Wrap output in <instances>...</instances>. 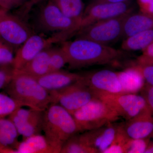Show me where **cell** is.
Segmentation results:
<instances>
[{
	"mask_svg": "<svg viewBox=\"0 0 153 153\" xmlns=\"http://www.w3.org/2000/svg\"><path fill=\"white\" fill-rule=\"evenodd\" d=\"M126 134L132 139L153 137V113L150 108L122 123Z\"/></svg>",
	"mask_w": 153,
	"mask_h": 153,
	"instance_id": "9a60e30c",
	"label": "cell"
},
{
	"mask_svg": "<svg viewBox=\"0 0 153 153\" xmlns=\"http://www.w3.org/2000/svg\"><path fill=\"white\" fill-rule=\"evenodd\" d=\"M52 103L63 107L71 114L97 97L94 91L83 81L82 78L58 91L50 92Z\"/></svg>",
	"mask_w": 153,
	"mask_h": 153,
	"instance_id": "ba28073f",
	"label": "cell"
},
{
	"mask_svg": "<svg viewBox=\"0 0 153 153\" xmlns=\"http://www.w3.org/2000/svg\"><path fill=\"white\" fill-rule=\"evenodd\" d=\"M13 68L9 70L7 68H0V90L5 88L12 79Z\"/></svg>",
	"mask_w": 153,
	"mask_h": 153,
	"instance_id": "d6a6232c",
	"label": "cell"
},
{
	"mask_svg": "<svg viewBox=\"0 0 153 153\" xmlns=\"http://www.w3.org/2000/svg\"><path fill=\"white\" fill-rule=\"evenodd\" d=\"M131 140L124 132L122 123L120 129L114 140L103 153H127Z\"/></svg>",
	"mask_w": 153,
	"mask_h": 153,
	"instance_id": "484cf974",
	"label": "cell"
},
{
	"mask_svg": "<svg viewBox=\"0 0 153 153\" xmlns=\"http://www.w3.org/2000/svg\"><path fill=\"white\" fill-rule=\"evenodd\" d=\"M139 65H153V42L143 50L142 55L137 59Z\"/></svg>",
	"mask_w": 153,
	"mask_h": 153,
	"instance_id": "f546056e",
	"label": "cell"
},
{
	"mask_svg": "<svg viewBox=\"0 0 153 153\" xmlns=\"http://www.w3.org/2000/svg\"><path fill=\"white\" fill-rule=\"evenodd\" d=\"M141 91V95L146 100L149 108L153 113V85L146 83Z\"/></svg>",
	"mask_w": 153,
	"mask_h": 153,
	"instance_id": "4dcf8cb0",
	"label": "cell"
},
{
	"mask_svg": "<svg viewBox=\"0 0 153 153\" xmlns=\"http://www.w3.org/2000/svg\"><path fill=\"white\" fill-rule=\"evenodd\" d=\"M134 7L130 0L119 3L92 2L84 10L79 30L96 22L132 13Z\"/></svg>",
	"mask_w": 153,
	"mask_h": 153,
	"instance_id": "8fae6325",
	"label": "cell"
},
{
	"mask_svg": "<svg viewBox=\"0 0 153 153\" xmlns=\"http://www.w3.org/2000/svg\"><path fill=\"white\" fill-rule=\"evenodd\" d=\"M21 5L17 0H0V7L8 10Z\"/></svg>",
	"mask_w": 153,
	"mask_h": 153,
	"instance_id": "e575fe53",
	"label": "cell"
},
{
	"mask_svg": "<svg viewBox=\"0 0 153 153\" xmlns=\"http://www.w3.org/2000/svg\"><path fill=\"white\" fill-rule=\"evenodd\" d=\"M13 47L0 40V65H12L14 56Z\"/></svg>",
	"mask_w": 153,
	"mask_h": 153,
	"instance_id": "83f0119b",
	"label": "cell"
},
{
	"mask_svg": "<svg viewBox=\"0 0 153 153\" xmlns=\"http://www.w3.org/2000/svg\"><path fill=\"white\" fill-rule=\"evenodd\" d=\"M34 23L36 29L41 32L54 34L65 33L69 37L76 34L79 29V22L65 16L52 0L39 9Z\"/></svg>",
	"mask_w": 153,
	"mask_h": 153,
	"instance_id": "277c9868",
	"label": "cell"
},
{
	"mask_svg": "<svg viewBox=\"0 0 153 153\" xmlns=\"http://www.w3.org/2000/svg\"><path fill=\"white\" fill-rule=\"evenodd\" d=\"M42 131L60 153L66 141L79 132L73 115L56 103H51L44 111Z\"/></svg>",
	"mask_w": 153,
	"mask_h": 153,
	"instance_id": "3957f363",
	"label": "cell"
},
{
	"mask_svg": "<svg viewBox=\"0 0 153 153\" xmlns=\"http://www.w3.org/2000/svg\"><path fill=\"white\" fill-rule=\"evenodd\" d=\"M49 48L40 52L16 72L27 74L35 78L40 77L50 72V54Z\"/></svg>",
	"mask_w": 153,
	"mask_h": 153,
	"instance_id": "ffe728a7",
	"label": "cell"
},
{
	"mask_svg": "<svg viewBox=\"0 0 153 153\" xmlns=\"http://www.w3.org/2000/svg\"><path fill=\"white\" fill-rule=\"evenodd\" d=\"M44 111L21 107L8 118L13 123L19 135L25 139L41 134L43 128Z\"/></svg>",
	"mask_w": 153,
	"mask_h": 153,
	"instance_id": "7c38bea8",
	"label": "cell"
},
{
	"mask_svg": "<svg viewBox=\"0 0 153 153\" xmlns=\"http://www.w3.org/2000/svg\"><path fill=\"white\" fill-rule=\"evenodd\" d=\"M16 149L17 153H60L46 136L41 134L23 139L22 142H19Z\"/></svg>",
	"mask_w": 153,
	"mask_h": 153,
	"instance_id": "e0dca14e",
	"label": "cell"
},
{
	"mask_svg": "<svg viewBox=\"0 0 153 153\" xmlns=\"http://www.w3.org/2000/svg\"><path fill=\"white\" fill-rule=\"evenodd\" d=\"M38 1H41V0H38Z\"/></svg>",
	"mask_w": 153,
	"mask_h": 153,
	"instance_id": "f35d334b",
	"label": "cell"
},
{
	"mask_svg": "<svg viewBox=\"0 0 153 153\" xmlns=\"http://www.w3.org/2000/svg\"><path fill=\"white\" fill-rule=\"evenodd\" d=\"M65 41L66 38L63 33L54 34L48 38L34 33L17 50L12 64L13 70H19L52 44Z\"/></svg>",
	"mask_w": 153,
	"mask_h": 153,
	"instance_id": "30bf717a",
	"label": "cell"
},
{
	"mask_svg": "<svg viewBox=\"0 0 153 153\" xmlns=\"http://www.w3.org/2000/svg\"><path fill=\"white\" fill-rule=\"evenodd\" d=\"M153 42V29H151L126 38L121 44V48L126 51H143Z\"/></svg>",
	"mask_w": 153,
	"mask_h": 153,
	"instance_id": "7402d4cb",
	"label": "cell"
},
{
	"mask_svg": "<svg viewBox=\"0 0 153 153\" xmlns=\"http://www.w3.org/2000/svg\"><path fill=\"white\" fill-rule=\"evenodd\" d=\"M150 138L131 140L127 153H145Z\"/></svg>",
	"mask_w": 153,
	"mask_h": 153,
	"instance_id": "f1b7e54d",
	"label": "cell"
},
{
	"mask_svg": "<svg viewBox=\"0 0 153 153\" xmlns=\"http://www.w3.org/2000/svg\"><path fill=\"white\" fill-rule=\"evenodd\" d=\"M121 124L111 123L99 128L84 131L79 135V137L85 144L97 153H103L114 140Z\"/></svg>",
	"mask_w": 153,
	"mask_h": 153,
	"instance_id": "4fadbf2b",
	"label": "cell"
},
{
	"mask_svg": "<svg viewBox=\"0 0 153 153\" xmlns=\"http://www.w3.org/2000/svg\"><path fill=\"white\" fill-rule=\"evenodd\" d=\"M5 88L7 94L29 108L44 111L52 103L50 92L36 78L27 74L13 70L12 79Z\"/></svg>",
	"mask_w": 153,
	"mask_h": 153,
	"instance_id": "7a4b0ae2",
	"label": "cell"
},
{
	"mask_svg": "<svg viewBox=\"0 0 153 153\" xmlns=\"http://www.w3.org/2000/svg\"><path fill=\"white\" fill-rule=\"evenodd\" d=\"M25 106V104L8 94L0 93V118L8 117L18 108Z\"/></svg>",
	"mask_w": 153,
	"mask_h": 153,
	"instance_id": "d4e9b609",
	"label": "cell"
},
{
	"mask_svg": "<svg viewBox=\"0 0 153 153\" xmlns=\"http://www.w3.org/2000/svg\"><path fill=\"white\" fill-rule=\"evenodd\" d=\"M137 66L141 72L145 81L148 84L153 85V65L138 64Z\"/></svg>",
	"mask_w": 153,
	"mask_h": 153,
	"instance_id": "1f68e13d",
	"label": "cell"
},
{
	"mask_svg": "<svg viewBox=\"0 0 153 153\" xmlns=\"http://www.w3.org/2000/svg\"><path fill=\"white\" fill-rule=\"evenodd\" d=\"M82 74L68 71H50L36 78L41 86L49 92L63 89L82 78Z\"/></svg>",
	"mask_w": 153,
	"mask_h": 153,
	"instance_id": "2e32d148",
	"label": "cell"
},
{
	"mask_svg": "<svg viewBox=\"0 0 153 153\" xmlns=\"http://www.w3.org/2000/svg\"><path fill=\"white\" fill-rule=\"evenodd\" d=\"M85 84L94 93H123L117 72L104 69L82 75Z\"/></svg>",
	"mask_w": 153,
	"mask_h": 153,
	"instance_id": "5bb4252c",
	"label": "cell"
},
{
	"mask_svg": "<svg viewBox=\"0 0 153 153\" xmlns=\"http://www.w3.org/2000/svg\"><path fill=\"white\" fill-rule=\"evenodd\" d=\"M50 72L61 70L68 64L67 57L62 48L51 49L50 54Z\"/></svg>",
	"mask_w": 153,
	"mask_h": 153,
	"instance_id": "4316f807",
	"label": "cell"
},
{
	"mask_svg": "<svg viewBox=\"0 0 153 153\" xmlns=\"http://www.w3.org/2000/svg\"><path fill=\"white\" fill-rule=\"evenodd\" d=\"M19 135L8 118H0V153H16Z\"/></svg>",
	"mask_w": 153,
	"mask_h": 153,
	"instance_id": "d6986e66",
	"label": "cell"
},
{
	"mask_svg": "<svg viewBox=\"0 0 153 153\" xmlns=\"http://www.w3.org/2000/svg\"><path fill=\"white\" fill-rule=\"evenodd\" d=\"M17 1H18L21 4H22L24 3V2H25V1H27V0H17ZM30 1H32V2L33 3L37 2L38 1L37 0H30Z\"/></svg>",
	"mask_w": 153,
	"mask_h": 153,
	"instance_id": "74e56055",
	"label": "cell"
},
{
	"mask_svg": "<svg viewBox=\"0 0 153 153\" xmlns=\"http://www.w3.org/2000/svg\"><path fill=\"white\" fill-rule=\"evenodd\" d=\"M72 115L79 132L115 122L120 117L107 104L97 97L74 111Z\"/></svg>",
	"mask_w": 153,
	"mask_h": 153,
	"instance_id": "5b68a950",
	"label": "cell"
},
{
	"mask_svg": "<svg viewBox=\"0 0 153 153\" xmlns=\"http://www.w3.org/2000/svg\"><path fill=\"white\" fill-rule=\"evenodd\" d=\"M97 97L107 104L120 117L129 120L149 109L143 97L136 94L95 93Z\"/></svg>",
	"mask_w": 153,
	"mask_h": 153,
	"instance_id": "52a82bcc",
	"label": "cell"
},
{
	"mask_svg": "<svg viewBox=\"0 0 153 153\" xmlns=\"http://www.w3.org/2000/svg\"><path fill=\"white\" fill-rule=\"evenodd\" d=\"M117 74L123 93L136 94L144 86V78L137 65L117 72Z\"/></svg>",
	"mask_w": 153,
	"mask_h": 153,
	"instance_id": "44dd1931",
	"label": "cell"
},
{
	"mask_svg": "<svg viewBox=\"0 0 153 153\" xmlns=\"http://www.w3.org/2000/svg\"><path fill=\"white\" fill-rule=\"evenodd\" d=\"M141 13L153 14V0H137Z\"/></svg>",
	"mask_w": 153,
	"mask_h": 153,
	"instance_id": "836d02e7",
	"label": "cell"
},
{
	"mask_svg": "<svg viewBox=\"0 0 153 153\" xmlns=\"http://www.w3.org/2000/svg\"><path fill=\"white\" fill-rule=\"evenodd\" d=\"M131 13L88 25L76 33V38L88 39L105 45L114 43L123 38L124 22Z\"/></svg>",
	"mask_w": 153,
	"mask_h": 153,
	"instance_id": "8992f818",
	"label": "cell"
},
{
	"mask_svg": "<svg viewBox=\"0 0 153 153\" xmlns=\"http://www.w3.org/2000/svg\"><path fill=\"white\" fill-rule=\"evenodd\" d=\"M61 48L67 57L69 68L74 69L112 63L123 56L120 50L83 38L64 41Z\"/></svg>",
	"mask_w": 153,
	"mask_h": 153,
	"instance_id": "6da1fadb",
	"label": "cell"
},
{
	"mask_svg": "<svg viewBox=\"0 0 153 153\" xmlns=\"http://www.w3.org/2000/svg\"><path fill=\"white\" fill-rule=\"evenodd\" d=\"M153 153V140L152 141H150L148 145L147 148L146 149L145 153Z\"/></svg>",
	"mask_w": 153,
	"mask_h": 153,
	"instance_id": "8d00e7d4",
	"label": "cell"
},
{
	"mask_svg": "<svg viewBox=\"0 0 153 153\" xmlns=\"http://www.w3.org/2000/svg\"><path fill=\"white\" fill-rule=\"evenodd\" d=\"M129 0H94L93 2L94 3H101V2H107L112 3H119L125 2Z\"/></svg>",
	"mask_w": 153,
	"mask_h": 153,
	"instance_id": "d590c367",
	"label": "cell"
},
{
	"mask_svg": "<svg viewBox=\"0 0 153 153\" xmlns=\"http://www.w3.org/2000/svg\"><path fill=\"white\" fill-rule=\"evenodd\" d=\"M153 29V14L141 13L129 14L124 22L123 36L127 38L134 34Z\"/></svg>",
	"mask_w": 153,
	"mask_h": 153,
	"instance_id": "ac0fdd59",
	"label": "cell"
},
{
	"mask_svg": "<svg viewBox=\"0 0 153 153\" xmlns=\"http://www.w3.org/2000/svg\"><path fill=\"white\" fill-rule=\"evenodd\" d=\"M61 153H97L94 149L88 146L77 134L71 137L63 144Z\"/></svg>",
	"mask_w": 153,
	"mask_h": 153,
	"instance_id": "cb8c5ba5",
	"label": "cell"
},
{
	"mask_svg": "<svg viewBox=\"0 0 153 153\" xmlns=\"http://www.w3.org/2000/svg\"><path fill=\"white\" fill-rule=\"evenodd\" d=\"M9 11L0 7V38L11 47L19 48L34 33L26 22Z\"/></svg>",
	"mask_w": 153,
	"mask_h": 153,
	"instance_id": "9c48e42d",
	"label": "cell"
},
{
	"mask_svg": "<svg viewBox=\"0 0 153 153\" xmlns=\"http://www.w3.org/2000/svg\"><path fill=\"white\" fill-rule=\"evenodd\" d=\"M52 1L65 16L79 22L80 25L85 10L82 0H52Z\"/></svg>",
	"mask_w": 153,
	"mask_h": 153,
	"instance_id": "603a6c76",
	"label": "cell"
}]
</instances>
